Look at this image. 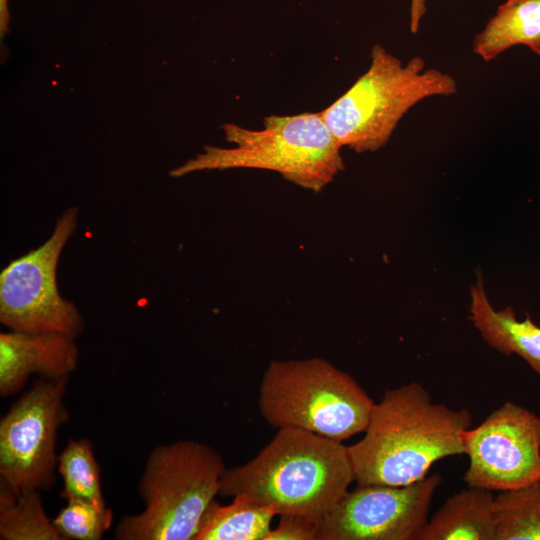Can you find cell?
Masks as SVG:
<instances>
[{
  "label": "cell",
  "instance_id": "1",
  "mask_svg": "<svg viewBox=\"0 0 540 540\" xmlns=\"http://www.w3.org/2000/svg\"><path fill=\"white\" fill-rule=\"evenodd\" d=\"M471 422L467 409L434 403L419 383L386 390L364 436L348 446L357 485L402 486L425 478L437 461L465 454Z\"/></svg>",
  "mask_w": 540,
  "mask_h": 540
},
{
  "label": "cell",
  "instance_id": "2",
  "mask_svg": "<svg viewBox=\"0 0 540 540\" xmlns=\"http://www.w3.org/2000/svg\"><path fill=\"white\" fill-rule=\"evenodd\" d=\"M355 481L348 446L312 432L280 428L250 461L225 469L219 495L246 496L277 515L321 518Z\"/></svg>",
  "mask_w": 540,
  "mask_h": 540
},
{
  "label": "cell",
  "instance_id": "3",
  "mask_svg": "<svg viewBox=\"0 0 540 540\" xmlns=\"http://www.w3.org/2000/svg\"><path fill=\"white\" fill-rule=\"evenodd\" d=\"M235 146H205L204 152L170 172L172 177L234 168L275 171L299 187L320 192L344 170L341 145L319 113L264 118L263 128L222 126Z\"/></svg>",
  "mask_w": 540,
  "mask_h": 540
},
{
  "label": "cell",
  "instance_id": "4",
  "mask_svg": "<svg viewBox=\"0 0 540 540\" xmlns=\"http://www.w3.org/2000/svg\"><path fill=\"white\" fill-rule=\"evenodd\" d=\"M222 456L211 446L178 440L155 447L138 483L145 508L123 516L117 540H194L225 471Z\"/></svg>",
  "mask_w": 540,
  "mask_h": 540
},
{
  "label": "cell",
  "instance_id": "5",
  "mask_svg": "<svg viewBox=\"0 0 540 540\" xmlns=\"http://www.w3.org/2000/svg\"><path fill=\"white\" fill-rule=\"evenodd\" d=\"M456 92L455 79L427 68L421 57L404 64L376 44L368 70L320 114L341 147L374 152L389 141L399 121L416 104Z\"/></svg>",
  "mask_w": 540,
  "mask_h": 540
},
{
  "label": "cell",
  "instance_id": "6",
  "mask_svg": "<svg viewBox=\"0 0 540 540\" xmlns=\"http://www.w3.org/2000/svg\"><path fill=\"white\" fill-rule=\"evenodd\" d=\"M374 404L349 374L320 357L270 361L258 394L269 425L339 442L364 432Z\"/></svg>",
  "mask_w": 540,
  "mask_h": 540
},
{
  "label": "cell",
  "instance_id": "7",
  "mask_svg": "<svg viewBox=\"0 0 540 540\" xmlns=\"http://www.w3.org/2000/svg\"><path fill=\"white\" fill-rule=\"evenodd\" d=\"M69 377L39 378L0 421V481L18 493L46 491L56 482L57 436L69 421Z\"/></svg>",
  "mask_w": 540,
  "mask_h": 540
},
{
  "label": "cell",
  "instance_id": "8",
  "mask_svg": "<svg viewBox=\"0 0 540 540\" xmlns=\"http://www.w3.org/2000/svg\"><path fill=\"white\" fill-rule=\"evenodd\" d=\"M77 224V209H67L50 238L11 261L0 275V321L11 331L61 333L76 338L84 329L77 307L57 289L56 268Z\"/></svg>",
  "mask_w": 540,
  "mask_h": 540
},
{
  "label": "cell",
  "instance_id": "9",
  "mask_svg": "<svg viewBox=\"0 0 540 540\" xmlns=\"http://www.w3.org/2000/svg\"><path fill=\"white\" fill-rule=\"evenodd\" d=\"M442 479L402 486L357 485L320 519L318 540H418Z\"/></svg>",
  "mask_w": 540,
  "mask_h": 540
},
{
  "label": "cell",
  "instance_id": "10",
  "mask_svg": "<svg viewBox=\"0 0 540 540\" xmlns=\"http://www.w3.org/2000/svg\"><path fill=\"white\" fill-rule=\"evenodd\" d=\"M469 465L464 481L490 491L540 482V416L505 402L464 435Z\"/></svg>",
  "mask_w": 540,
  "mask_h": 540
},
{
  "label": "cell",
  "instance_id": "11",
  "mask_svg": "<svg viewBox=\"0 0 540 540\" xmlns=\"http://www.w3.org/2000/svg\"><path fill=\"white\" fill-rule=\"evenodd\" d=\"M77 364L74 337L61 333H1L0 395L17 393L32 374L44 379L69 377Z\"/></svg>",
  "mask_w": 540,
  "mask_h": 540
},
{
  "label": "cell",
  "instance_id": "12",
  "mask_svg": "<svg viewBox=\"0 0 540 540\" xmlns=\"http://www.w3.org/2000/svg\"><path fill=\"white\" fill-rule=\"evenodd\" d=\"M469 319L485 342L503 355L517 354L540 378V327L529 316L519 321L512 307L495 310L481 273L470 288Z\"/></svg>",
  "mask_w": 540,
  "mask_h": 540
},
{
  "label": "cell",
  "instance_id": "13",
  "mask_svg": "<svg viewBox=\"0 0 540 540\" xmlns=\"http://www.w3.org/2000/svg\"><path fill=\"white\" fill-rule=\"evenodd\" d=\"M418 540H496L495 496L468 486L428 519Z\"/></svg>",
  "mask_w": 540,
  "mask_h": 540
},
{
  "label": "cell",
  "instance_id": "14",
  "mask_svg": "<svg viewBox=\"0 0 540 540\" xmlns=\"http://www.w3.org/2000/svg\"><path fill=\"white\" fill-rule=\"evenodd\" d=\"M516 45L540 55V0H507L473 40V52L484 61Z\"/></svg>",
  "mask_w": 540,
  "mask_h": 540
},
{
  "label": "cell",
  "instance_id": "15",
  "mask_svg": "<svg viewBox=\"0 0 540 540\" xmlns=\"http://www.w3.org/2000/svg\"><path fill=\"white\" fill-rule=\"evenodd\" d=\"M276 515L271 507L242 495L227 505L214 500L194 540H264Z\"/></svg>",
  "mask_w": 540,
  "mask_h": 540
},
{
  "label": "cell",
  "instance_id": "16",
  "mask_svg": "<svg viewBox=\"0 0 540 540\" xmlns=\"http://www.w3.org/2000/svg\"><path fill=\"white\" fill-rule=\"evenodd\" d=\"M1 540H63L44 509L40 491L15 493L0 481Z\"/></svg>",
  "mask_w": 540,
  "mask_h": 540
},
{
  "label": "cell",
  "instance_id": "17",
  "mask_svg": "<svg viewBox=\"0 0 540 540\" xmlns=\"http://www.w3.org/2000/svg\"><path fill=\"white\" fill-rule=\"evenodd\" d=\"M57 470L63 479L61 497L80 500L107 510L101 486V472L89 439H70L58 455Z\"/></svg>",
  "mask_w": 540,
  "mask_h": 540
},
{
  "label": "cell",
  "instance_id": "18",
  "mask_svg": "<svg viewBox=\"0 0 540 540\" xmlns=\"http://www.w3.org/2000/svg\"><path fill=\"white\" fill-rule=\"evenodd\" d=\"M496 540H540V482L495 496Z\"/></svg>",
  "mask_w": 540,
  "mask_h": 540
},
{
  "label": "cell",
  "instance_id": "19",
  "mask_svg": "<svg viewBox=\"0 0 540 540\" xmlns=\"http://www.w3.org/2000/svg\"><path fill=\"white\" fill-rule=\"evenodd\" d=\"M112 522L113 512L110 508L100 510L80 500H68L53 519L63 540H100Z\"/></svg>",
  "mask_w": 540,
  "mask_h": 540
},
{
  "label": "cell",
  "instance_id": "20",
  "mask_svg": "<svg viewBox=\"0 0 540 540\" xmlns=\"http://www.w3.org/2000/svg\"><path fill=\"white\" fill-rule=\"evenodd\" d=\"M280 520L264 540H318L320 519L297 514L279 515Z\"/></svg>",
  "mask_w": 540,
  "mask_h": 540
},
{
  "label": "cell",
  "instance_id": "21",
  "mask_svg": "<svg viewBox=\"0 0 540 540\" xmlns=\"http://www.w3.org/2000/svg\"><path fill=\"white\" fill-rule=\"evenodd\" d=\"M426 8V0H411L410 3V30L413 34L417 33L423 19Z\"/></svg>",
  "mask_w": 540,
  "mask_h": 540
},
{
  "label": "cell",
  "instance_id": "22",
  "mask_svg": "<svg viewBox=\"0 0 540 540\" xmlns=\"http://www.w3.org/2000/svg\"><path fill=\"white\" fill-rule=\"evenodd\" d=\"M10 20L8 0H0V32L1 37L5 34Z\"/></svg>",
  "mask_w": 540,
  "mask_h": 540
}]
</instances>
